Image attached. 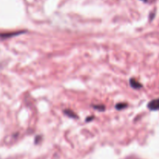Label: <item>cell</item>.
Here are the masks:
<instances>
[{
  "label": "cell",
  "mask_w": 159,
  "mask_h": 159,
  "mask_svg": "<svg viewBox=\"0 0 159 159\" xmlns=\"http://www.w3.org/2000/svg\"><path fill=\"white\" fill-rule=\"evenodd\" d=\"M148 108L152 111H156L159 109V98L157 99L152 100V101L148 103Z\"/></svg>",
  "instance_id": "6da1fadb"
},
{
  "label": "cell",
  "mask_w": 159,
  "mask_h": 159,
  "mask_svg": "<svg viewBox=\"0 0 159 159\" xmlns=\"http://www.w3.org/2000/svg\"><path fill=\"white\" fill-rule=\"evenodd\" d=\"M25 32H26L25 31H16V32L3 33V34L2 33V34H0V37H2V38H9V37H14V36L20 35V34H23V33Z\"/></svg>",
  "instance_id": "7a4b0ae2"
},
{
  "label": "cell",
  "mask_w": 159,
  "mask_h": 159,
  "mask_svg": "<svg viewBox=\"0 0 159 159\" xmlns=\"http://www.w3.org/2000/svg\"><path fill=\"white\" fill-rule=\"evenodd\" d=\"M130 86H131V87H133V88L134 89H140L143 87L142 84H141L139 81L134 79V78H131V79L130 80Z\"/></svg>",
  "instance_id": "3957f363"
},
{
  "label": "cell",
  "mask_w": 159,
  "mask_h": 159,
  "mask_svg": "<svg viewBox=\"0 0 159 159\" xmlns=\"http://www.w3.org/2000/svg\"><path fill=\"white\" fill-rule=\"evenodd\" d=\"M64 112H65V114H66L67 115H68L69 117H71V118H77V115H76L75 112H73L72 111L70 110V109H65V111H64Z\"/></svg>",
  "instance_id": "277c9868"
},
{
  "label": "cell",
  "mask_w": 159,
  "mask_h": 159,
  "mask_svg": "<svg viewBox=\"0 0 159 159\" xmlns=\"http://www.w3.org/2000/svg\"><path fill=\"white\" fill-rule=\"evenodd\" d=\"M126 107H127V104L126 103H118L116 105V108L118 110H121L123 108H125Z\"/></svg>",
  "instance_id": "5b68a950"
},
{
  "label": "cell",
  "mask_w": 159,
  "mask_h": 159,
  "mask_svg": "<svg viewBox=\"0 0 159 159\" xmlns=\"http://www.w3.org/2000/svg\"><path fill=\"white\" fill-rule=\"evenodd\" d=\"M93 108L96 109H98V110H100L101 112H102V111L105 110V106L102 105V104H100V105H99V104H97V105H93Z\"/></svg>",
  "instance_id": "8992f818"
},
{
  "label": "cell",
  "mask_w": 159,
  "mask_h": 159,
  "mask_svg": "<svg viewBox=\"0 0 159 159\" xmlns=\"http://www.w3.org/2000/svg\"><path fill=\"white\" fill-rule=\"evenodd\" d=\"M93 117H94V116H90V118H87V119H85V121L89 122V121H90V120L93 119Z\"/></svg>",
  "instance_id": "52a82bcc"
},
{
  "label": "cell",
  "mask_w": 159,
  "mask_h": 159,
  "mask_svg": "<svg viewBox=\"0 0 159 159\" xmlns=\"http://www.w3.org/2000/svg\"><path fill=\"white\" fill-rule=\"evenodd\" d=\"M143 1H144V2H147L148 0H143Z\"/></svg>",
  "instance_id": "ba28073f"
}]
</instances>
